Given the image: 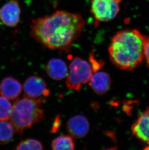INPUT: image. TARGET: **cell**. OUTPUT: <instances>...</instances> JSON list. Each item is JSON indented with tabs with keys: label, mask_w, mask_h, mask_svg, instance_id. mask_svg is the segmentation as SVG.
<instances>
[{
	"label": "cell",
	"mask_w": 149,
	"mask_h": 150,
	"mask_svg": "<svg viewBox=\"0 0 149 150\" xmlns=\"http://www.w3.org/2000/svg\"><path fill=\"white\" fill-rule=\"evenodd\" d=\"M89 86L95 93L104 95L108 92L111 86V79L107 72L96 71L93 74L90 79Z\"/></svg>",
	"instance_id": "cell-11"
},
{
	"label": "cell",
	"mask_w": 149,
	"mask_h": 150,
	"mask_svg": "<svg viewBox=\"0 0 149 150\" xmlns=\"http://www.w3.org/2000/svg\"><path fill=\"white\" fill-rule=\"evenodd\" d=\"M14 128L11 122L0 120V144L8 143L13 138Z\"/></svg>",
	"instance_id": "cell-14"
},
{
	"label": "cell",
	"mask_w": 149,
	"mask_h": 150,
	"mask_svg": "<svg viewBox=\"0 0 149 150\" xmlns=\"http://www.w3.org/2000/svg\"><path fill=\"white\" fill-rule=\"evenodd\" d=\"M131 131L135 137L149 146V108L139 115Z\"/></svg>",
	"instance_id": "cell-9"
},
{
	"label": "cell",
	"mask_w": 149,
	"mask_h": 150,
	"mask_svg": "<svg viewBox=\"0 0 149 150\" xmlns=\"http://www.w3.org/2000/svg\"><path fill=\"white\" fill-rule=\"evenodd\" d=\"M122 0H91V12L96 23L108 22L118 14Z\"/></svg>",
	"instance_id": "cell-5"
},
{
	"label": "cell",
	"mask_w": 149,
	"mask_h": 150,
	"mask_svg": "<svg viewBox=\"0 0 149 150\" xmlns=\"http://www.w3.org/2000/svg\"><path fill=\"white\" fill-rule=\"evenodd\" d=\"M42 100L25 96L15 100L10 118L15 132L22 134L25 129L44 120L45 114L41 108Z\"/></svg>",
	"instance_id": "cell-3"
},
{
	"label": "cell",
	"mask_w": 149,
	"mask_h": 150,
	"mask_svg": "<svg viewBox=\"0 0 149 150\" xmlns=\"http://www.w3.org/2000/svg\"><path fill=\"white\" fill-rule=\"evenodd\" d=\"M25 96L34 99L42 98L50 95V91L42 78L38 76H31L26 80L23 85Z\"/></svg>",
	"instance_id": "cell-7"
},
{
	"label": "cell",
	"mask_w": 149,
	"mask_h": 150,
	"mask_svg": "<svg viewBox=\"0 0 149 150\" xmlns=\"http://www.w3.org/2000/svg\"><path fill=\"white\" fill-rule=\"evenodd\" d=\"M66 129L69 136L75 139L84 137L90 130V123L84 116L77 115L69 119L66 124Z\"/></svg>",
	"instance_id": "cell-8"
},
{
	"label": "cell",
	"mask_w": 149,
	"mask_h": 150,
	"mask_svg": "<svg viewBox=\"0 0 149 150\" xmlns=\"http://www.w3.org/2000/svg\"><path fill=\"white\" fill-rule=\"evenodd\" d=\"M12 110V105L8 99L0 96V120H10Z\"/></svg>",
	"instance_id": "cell-15"
},
{
	"label": "cell",
	"mask_w": 149,
	"mask_h": 150,
	"mask_svg": "<svg viewBox=\"0 0 149 150\" xmlns=\"http://www.w3.org/2000/svg\"><path fill=\"white\" fill-rule=\"evenodd\" d=\"M146 37L136 29L118 32L111 40L108 52L114 65L124 70H132L144 59Z\"/></svg>",
	"instance_id": "cell-2"
},
{
	"label": "cell",
	"mask_w": 149,
	"mask_h": 150,
	"mask_svg": "<svg viewBox=\"0 0 149 150\" xmlns=\"http://www.w3.org/2000/svg\"><path fill=\"white\" fill-rule=\"evenodd\" d=\"M85 25L80 14L58 10L34 20L30 35L48 48L67 50L80 35Z\"/></svg>",
	"instance_id": "cell-1"
},
{
	"label": "cell",
	"mask_w": 149,
	"mask_h": 150,
	"mask_svg": "<svg viewBox=\"0 0 149 150\" xmlns=\"http://www.w3.org/2000/svg\"><path fill=\"white\" fill-rule=\"evenodd\" d=\"M15 149L20 150H43V146L41 142L35 139H26L17 145Z\"/></svg>",
	"instance_id": "cell-16"
},
{
	"label": "cell",
	"mask_w": 149,
	"mask_h": 150,
	"mask_svg": "<svg viewBox=\"0 0 149 150\" xmlns=\"http://www.w3.org/2000/svg\"><path fill=\"white\" fill-rule=\"evenodd\" d=\"M51 147L54 150H73L75 149V143L71 136L61 135L52 140Z\"/></svg>",
	"instance_id": "cell-13"
},
{
	"label": "cell",
	"mask_w": 149,
	"mask_h": 150,
	"mask_svg": "<svg viewBox=\"0 0 149 150\" xmlns=\"http://www.w3.org/2000/svg\"><path fill=\"white\" fill-rule=\"evenodd\" d=\"M46 74L51 79L60 81L68 75L67 65L60 58H53L49 60L46 66Z\"/></svg>",
	"instance_id": "cell-12"
},
{
	"label": "cell",
	"mask_w": 149,
	"mask_h": 150,
	"mask_svg": "<svg viewBox=\"0 0 149 150\" xmlns=\"http://www.w3.org/2000/svg\"><path fill=\"white\" fill-rule=\"evenodd\" d=\"M89 61L90 65L91 66V69L93 72L98 71L100 69L103 67L104 63L101 60H98L95 58L93 52H91L89 55Z\"/></svg>",
	"instance_id": "cell-17"
},
{
	"label": "cell",
	"mask_w": 149,
	"mask_h": 150,
	"mask_svg": "<svg viewBox=\"0 0 149 150\" xmlns=\"http://www.w3.org/2000/svg\"><path fill=\"white\" fill-rule=\"evenodd\" d=\"M60 125H61V122H60V117L58 115L55 117V120L54 121L53 125L51 129V133H55L57 132H58L59 128L60 127Z\"/></svg>",
	"instance_id": "cell-18"
},
{
	"label": "cell",
	"mask_w": 149,
	"mask_h": 150,
	"mask_svg": "<svg viewBox=\"0 0 149 150\" xmlns=\"http://www.w3.org/2000/svg\"><path fill=\"white\" fill-rule=\"evenodd\" d=\"M22 86L15 78L6 77L0 83V94L7 99H15L21 94Z\"/></svg>",
	"instance_id": "cell-10"
},
{
	"label": "cell",
	"mask_w": 149,
	"mask_h": 150,
	"mask_svg": "<svg viewBox=\"0 0 149 150\" xmlns=\"http://www.w3.org/2000/svg\"><path fill=\"white\" fill-rule=\"evenodd\" d=\"M21 8L18 1L10 0L0 8V20L8 27H15L20 23Z\"/></svg>",
	"instance_id": "cell-6"
},
{
	"label": "cell",
	"mask_w": 149,
	"mask_h": 150,
	"mask_svg": "<svg viewBox=\"0 0 149 150\" xmlns=\"http://www.w3.org/2000/svg\"><path fill=\"white\" fill-rule=\"evenodd\" d=\"M144 59L149 67V37L146 38L144 45Z\"/></svg>",
	"instance_id": "cell-19"
},
{
	"label": "cell",
	"mask_w": 149,
	"mask_h": 150,
	"mask_svg": "<svg viewBox=\"0 0 149 150\" xmlns=\"http://www.w3.org/2000/svg\"><path fill=\"white\" fill-rule=\"evenodd\" d=\"M92 75L93 70L90 63L79 57H76L69 66L66 86L71 90L79 91L82 84L89 82Z\"/></svg>",
	"instance_id": "cell-4"
}]
</instances>
